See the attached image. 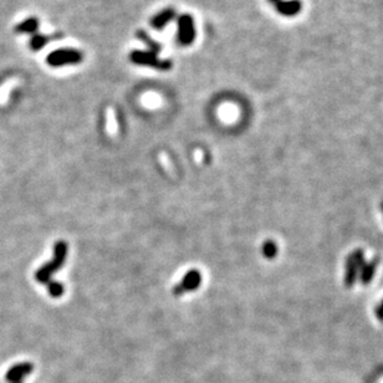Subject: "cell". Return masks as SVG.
Masks as SVG:
<instances>
[{
  "label": "cell",
  "instance_id": "6",
  "mask_svg": "<svg viewBox=\"0 0 383 383\" xmlns=\"http://www.w3.org/2000/svg\"><path fill=\"white\" fill-rule=\"evenodd\" d=\"M33 364H30V362H20V364H16L8 370L5 378L9 383H22L25 377L29 376L33 372Z\"/></svg>",
  "mask_w": 383,
  "mask_h": 383
},
{
  "label": "cell",
  "instance_id": "13",
  "mask_svg": "<svg viewBox=\"0 0 383 383\" xmlns=\"http://www.w3.org/2000/svg\"><path fill=\"white\" fill-rule=\"evenodd\" d=\"M49 40H50L49 36L44 35V34L36 33V34H34V35H31V39L29 41V46L33 51H39V50H41V49H44L45 46H46Z\"/></svg>",
  "mask_w": 383,
  "mask_h": 383
},
{
  "label": "cell",
  "instance_id": "10",
  "mask_svg": "<svg viewBox=\"0 0 383 383\" xmlns=\"http://www.w3.org/2000/svg\"><path fill=\"white\" fill-rule=\"evenodd\" d=\"M39 19L35 18V16H31V18H28L25 19L24 21L19 22L15 27V31L18 34H29V35H34L39 29Z\"/></svg>",
  "mask_w": 383,
  "mask_h": 383
},
{
  "label": "cell",
  "instance_id": "9",
  "mask_svg": "<svg viewBox=\"0 0 383 383\" xmlns=\"http://www.w3.org/2000/svg\"><path fill=\"white\" fill-rule=\"evenodd\" d=\"M358 279V268H357L354 260L351 255L347 256L346 260V273H345V284L347 288H352L354 282Z\"/></svg>",
  "mask_w": 383,
  "mask_h": 383
},
{
  "label": "cell",
  "instance_id": "19",
  "mask_svg": "<svg viewBox=\"0 0 383 383\" xmlns=\"http://www.w3.org/2000/svg\"><path fill=\"white\" fill-rule=\"evenodd\" d=\"M381 209L383 210V202H382V204H381Z\"/></svg>",
  "mask_w": 383,
  "mask_h": 383
},
{
  "label": "cell",
  "instance_id": "5",
  "mask_svg": "<svg viewBox=\"0 0 383 383\" xmlns=\"http://www.w3.org/2000/svg\"><path fill=\"white\" fill-rule=\"evenodd\" d=\"M202 282V275L198 270H190L185 274L184 278L182 279V281L174 288V294L176 295H181L184 294L185 291H192L196 290L197 288L201 285Z\"/></svg>",
  "mask_w": 383,
  "mask_h": 383
},
{
  "label": "cell",
  "instance_id": "3",
  "mask_svg": "<svg viewBox=\"0 0 383 383\" xmlns=\"http://www.w3.org/2000/svg\"><path fill=\"white\" fill-rule=\"evenodd\" d=\"M84 55L76 49H58L49 54L46 58V62L51 67H61L67 66V65H77L82 61Z\"/></svg>",
  "mask_w": 383,
  "mask_h": 383
},
{
  "label": "cell",
  "instance_id": "16",
  "mask_svg": "<svg viewBox=\"0 0 383 383\" xmlns=\"http://www.w3.org/2000/svg\"><path fill=\"white\" fill-rule=\"evenodd\" d=\"M376 316L379 321L383 322V308L381 307V305H378V306L376 307Z\"/></svg>",
  "mask_w": 383,
  "mask_h": 383
},
{
  "label": "cell",
  "instance_id": "15",
  "mask_svg": "<svg viewBox=\"0 0 383 383\" xmlns=\"http://www.w3.org/2000/svg\"><path fill=\"white\" fill-rule=\"evenodd\" d=\"M49 294L53 297H60L64 294V286L60 282L50 281L49 282Z\"/></svg>",
  "mask_w": 383,
  "mask_h": 383
},
{
  "label": "cell",
  "instance_id": "4",
  "mask_svg": "<svg viewBox=\"0 0 383 383\" xmlns=\"http://www.w3.org/2000/svg\"><path fill=\"white\" fill-rule=\"evenodd\" d=\"M178 30H177V40L183 46L193 44L196 40V25L189 14H182L178 18Z\"/></svg>",
  "mask_w": 383,
  "mask_h": 383
},
{
  "label": "cell",
  "instance_id": "8",
  "mask_svg": "<svg viewBox=\"0 0 383 383\" xmlns=\"http://www.w3.org/2000/svg\"><path fill=\"white\" fill-rule=\"evenodd\" d=\"M276 10L284 16H295L302 9V3L300 0H280L275 4Z\"/></svg>",
  "mask_w": 383,
  "mask_h": 383
},
{
  "label": "cell",
  "instance_id": "17",
  "mask_svg": "<svg viewBox=\"0 0 383 383\" xmlns=\"http://www.w3.org/2000/svg\"><path fill=\"white\" fill-rule=\"evenodd\" d=\"M269 2H270V3H271V4H274V5H275V4H276V3H279V2H280V0H269Z\"/></svg>",
  "mask_w": 383,
  "mask_h": 383
},
{
  "label": "cell",
  "instance_id": "18",
  "mask_svg": "<svg viewBox=\"0 0 383 383\" xmlns=\"http://www.w3.org/2000/svg\"><path fill=\"white\" fill-rule=\"evenodd\" d=\"M379 305H381V307L383 308V300H382V302H381V304H379Z\"/></svg>",
  "mask_w": 383,
  "mask_h": 383
},
{
  "label": "cell",
  "instance_id": "12",
  "mask_svg": "<svg viewBox=\"0 0 383 383\" xmlns=\"http://www.w3.org/2000/svg\"><path fill=\"white\" fill-rule=\"evenodd\" d=\"M136 36L139 40H141L142 42H145V44L147 45V47L150 49V50H148V51H152V53H154V54L161 53L162 45L159 44V42H157L156 40H153L152 38H151V36L148 35V34L146 33L145 30H138V31H137Z\"/></svg>",
  "mask_w": 383,
  "mask_h": 383
},
{
  "label": "cell",
  "instance_id": "11",
  "mask_svg": "<svg viewBox=\"0 0 383 383\" xmlns=\"http://www.w3.org/2000/svg\"><path fill=\"white\" fill-rule=\"evenodd\" d=\"M377 265H378V260L373 259L370 262H366L362 267L361 270L358 273V278L361 280V282L364 285H368L371 282V280L373 279L374 271H376Z\"/></svg>",
  "mask_w": 383,
  "mask_h": 383
},
{
  "label": "cell",
  "instance_id": "1",
  "mask_svg": "<svg viewBox=\"0 0 383 383\" xmlns=\"http://www.w3.org/2000/svg\"><path fill=\"white\" fill-rule=\"evenodd\" d=\"M67 254V245L65 242H58L55 245V253H54V259L45 264L36 271L35 279L38 280L40 284H49L50 278L58 269H60L64 265L65 259H66Z\"/></svg>",
  "mask_w": 383,
  "mask_h": 383
},
{
  "label": "cell",
  "instance_id": "2",
  "mask_svg": "<svg viewBox=\"0 0 383 383\" xmlns=\"http://www.w3.org/2000/svg\"><path fill=\"white\" fill-rule=\"evenodd\" d=\"M131 62L138 66L152 67L156 70L168 71L172 68V61L171 60H162L157 56V54L152 51H142V50H133L130 54Z\"/></svg>",
  "mask_w": 383,
  "mask_h": 383
},
{
  "label": "cell",
  "instance_id": "14",
  "mask_svg": "<svg viewBox=\"0 0 383 383\" xmlns=\"http://www.w3.org/2000/svg\"><path fill=\"white\" fill-rule=\"evenodd\" d=\"M262 254L269 259L275 258L276 254H278V247L274 242L269 240V242H265V244L262 245Z\"/></svg>",
  "mask_w": 383,
  "mask_h": 383
},
{
  "label": "cell",
  "instance_id": "7",
  "mask_svg": "<svg viewBox=\"0 0 383 383\" xmlns=\"http://www.w3.org/2000/svg\"><path fill=\"white\" fill-rule=\"evenodd\" d=\"M176 10H174L173 8H167V9L159 11L158 14H156V15L150 20L151 27L156 30L164 29L168 25V22H171L176 18Z\"/></svg>",
  "mask_w": 383,
  "mask_h": 383
}]
</instances>
